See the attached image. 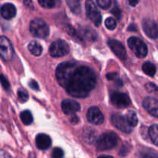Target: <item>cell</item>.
Segmentation results:
<instances>
[{"label": "cell", "mask_w": 158, "mask_h": 158, "mask_svg": "<svg viewBox=\"0 0 158 158\" xmlns=\"http://www.w3.org/2000/svg\"><path fill=\"white\" fill-rule=\"evenodd\" d=\"M117 77H118V73H110L106 74V78L109 80H117Z\"/></svg>", "instance_id": "cell-34"}, {"label": "cell", "mask_w": 158, "mask_h": 158, "mask_svg": "<svg viewBox=\"0 0 158 158\" xmlns=\"http://www.w3.org/2000/svg\"><path fill=\"white\" fill-rule=\"evenodd\" d=\"M62 110L64 114H73L80 110V105L78 102L75 101L73 100H64L61 103Z\"/></svg>", "instance_id": "cell-14"}, {"label": "cell", "mask_w": 158, "mask_h": 158, "mask_svg": "<svg viewBox=\"0 0 158 158\" xmlns=\"http://www.w3.org/2000/svg\"><path fill=\"white\" fill-rule=\"evenodd\" d=\"M110 100L112 104L117 108L127 107L131 104V99L126 94L114 92L111 94Z\"/></svg>", "instance_id": "cell-8"}, {"label": "cell", "mask_w": 158, "mask_h": 158, "mask_svg": "<svg viewBox=\"0 0 158 158\" xmlns=\"http://www.w3.org/2000/svg\"><path fill=\"white\" fill-rule=\"evenodd\" d=\"M1 83H2V86L4 87L5 89L8 90V89H9V87H10L9 82L8 81V80L6 78V77H5L3 74H2L1 75Z\"/></svg>", "instance_id": "cell-32"}, {"label": "cell", "mask_w": 158, "mask_h": 158, "mask_svg": "<svg viewBox=\"0 0 158 158\" xmlns=\"http://www.w3.org/2000/svg\"><path fill=\"white\" fill-rule=\"evenodd\" d=\"M128 31H137V26L135 24H131V26L128 27Z\"/></svg>", "instance_id": "cell-38"}, {"label": "cell", "mask_w": 158, "mask_h": 158, "mask_svg": "<svg viewBox=\"0 0 158 158\" xmlns=\"http://www.w3.org/2000/svg\"><path fill=\"white\" fill-rule=\"evenodd\" d=\"M70 121H71V123H74V124H76V123H78L79 118L77 117V116H76L75 114H73L72 117H71V118H70Z\"/></svg>", "instance_id": "cell-36"}, {"label": "cell", "mask_w": 158, "mask_h": 158, "mask_svg": "<svg viewBox=\"0 0 158 158\" xmlns=\"http://www.w3.org/2000/svg\"><path fill=\"white\" fill-rule=\"evenodd\" d=\"M68 6L73 13L80 14L81 12V6L80 0H66Z\"/></svg>", "instance_id": "cell-19"}, {"label": "cell", "mask_w": 158, "mask_h": 158, "mask_svg": "<svg viewBox=\"0 0 158 158\" xmlns=\"http://www.w3.org/2000/svg\"><path fill=\"white\" fill-rule=\"evenodd\" d=\"M143 106L153 117H158V100L154 97H148L143 100Z\"/></svg>", "instance_id": "cell-13"}, {"label": "cell", "mask_w": 158, "mask_h": 158, "mask_svg": "<svg viewBox=\"0 0 158 158\" xmlns=\"http://www.w3.org/2000/svg\"><path fill=\"white\" fill-rule=\"evenodd\" d=\"M118 137L114 133H104L97 140V149L98 151H107L117 146Z\"/></svg>", "instance_id": "cell-3"}, {"label": "cell", "mask_w": 158, "mask_h": 158, "mask_svg": "<svg viewBox=\"0 0 158 158\" xmlns=\"http://www.w3.org/2000/svg\"><path fill=\"white\" fill-rule=\"evenodd\" d=\"M63 150L60 149V148H55V149H53V151H52V157H54V158H60V157H62L63 156Z\"/></svg>", "instance_id": "cell-31"}, {"label": "cell", "mask_w": 158, "mask_h": 158, "mask_svg": "<svg viewBox=\"0 0 158 158\" xmlns=\"http://www.w3.org/2000/svg\"><path fill=\"white\" fill-rule=\"evenodd\" d=\"M111 12H112L113 15H114L117 19H120V18H121L122 16V12L121 10H120V8L118 7V6L115 5L114 7L112 9V10H111Z\"/></svg>", "instance_id": "cell-29"}, {"label": "cell", "mask_w": 158, "mask_h": 158, "mask_svg": "<svg viewBox=\"0 0 158 158\" xmlns=\"http://www.w3.org/2000/svg\"><path fill=\"white\" fill-rule=\"evenodd\" d=\"M85 140L88 143H94V140H95V134H94V131L92 129H87L86 132L84 134Z\"/></svg>", "instance_id": "cell-25"}, {"label": "cell", "mask_w": 158, "mask_h": 158, "mask_svg": "<svg viewBox=\"0 0 158 158\" xmlns=\"http://www.w3.org/2000/svg\"><path fill=\"white\" fill-rule=\"evenodd\" d=\"M56 77L69 95L77 98L87 97L97 84V76L92 69L73 62L60 63L56 70Z\"/></svg>", "instance_id": "cell-1"}, {"label": "cell", "mask_w": 158, "mask_h": 158, "mask_svg": "<svg viewBox=\"0 0 158 158\" xmlns=\"http://www.w3.org/2000/svg\"><path fill=\"white\" fill-rule=\"evenodd\" d=\"M111 122H112L113 125L120 130V131L127 133V134H130L132 132V127L130 123H128L127 118H124L122 116L118 115V114H114L111 117Z\"/></svg>", "instance_id": "cell-9"}, {"label": "cell", "mask_w": 158, "mask_h": 158, "mask_svg": "<svg viewBox=\"0 0 158 158\" xmlns=\"http://www.w3.org/2000/svg\"><path fill=\"white\" fill-rule=\"evenodd\" d=\"M0 55L6 61H9L14 56V49L9 40L2 35L0 38Z\"/></svg>", "instance_id": "cell-7"}, {"label": "cell", "mask_w": 158, "mask_h": 158, "mask_svg": "<svg viewBox=\"0 0 158 158\" xmlns=\"http://www.w3.org/2000/svg\"><path fill=\"white\" fill-rule=\"evenodd\" d=\"M108 45L114 53L118 57L120 60H125L127 59V52L123 45L120 41L115 40H110L108 41Z\"/></svg>", "instance_id": "cell-12"}, {"label": "cell", "mask_w": 158, "mask_h": 158, "mask_svg": "<svg viewBox=\"0 0 158 158\" xmlns=\"http://www.w3.org/2000/svg\"><path fill=\"white\" fill-rule=\"evenodd\" d=\"M128 2L131 6H136L138 3V0H128Z\"/></svg>", "instance_id": "cell-37"}, {"label": "cell", "mask_w": 158, "mask_h": 158, "mask_svg": "<svg viewBox=\"0 0 158 158\" xmlns=\"http://www.w3.org/2000/svg\"><path fill=\"white\" fill-rule=\"evenodd\" d=\"M105 26L110 30H114L116 27H117V22L114 18L109 17L105 21Z\"/></svg>", "instance_id": "cell-26"}, {"label": "cell", "mask_w": 158, "mask_h": 158, "mask_svg": "<svg viewBox=\"0 0 158 158\" xmlns=\"http://www.w3.org/2000/svg\"><path fill=\"white\" fill-rule=\"evenodd\" d=\"M29 86H30L32 89H34V90H39V89H40L38 83H37V82H35L34 80H32L31 81H29Z\"/></svg>", "instance_id": "cell-33"}, {"label": "cell", "mask_w": 158, "mask_h": 158, "mask_svg": "<svg viewBox=\"0 0 158 158\" xmlns=\"http://www.w3.org/2000/svg\"><path fill=\"white\" fill-rule=\"evenodd\" d=\"M149 136L153 143L158 147V125L154 124L149 128Z\"/></svg>", "instance_id": "cell-21"}, {"label": "cell", "mask_w": 158, "mask_h": 158, "mask_svg": "<svg viewBox=\"0 0 158 158\" xmlns=\"http://www.w3.org/2000/svg\"><path fill=\"white\" fill-rule=\"evenodd\" d=\"M20 119L25 125H29L32 123V115L29 110H24L20 114Z\"/></svg>", "instance_id": "cell-22"}, {"label": "cell", "mask_w": 158, "mask_h": 158, "mask_svg": "<svg viewBox=\"0 0 158 158\" xmlns=\"http://www.w3.org/2000/svg\"><path fill=\"white\" fill-rule=\"evenodd\" d=\"M142 69L145 74L150 76V77H154L156 74V67L153 63L150 62H146L142 66Z\"/></svg>", "instance_id": "cell-20"}, {"label": "cell", "mask_w": 158, "mask_h": 158, "mask_svg": "<svg viewBox=\"0 0 158 158\" xmlns=\"http://www.w3.org/2000/svg\"><path fill=\"white\" fill-rule=\"evenodd\" d=\"M97 4L100 8L103 9H107L111 6V0H97Z\"/></svg>", "instance_id": "cell-28"}, {"label": "cell", "mask_w": 158, "mask_h": 158, "mask_svg": "<svg viewBox=\"0 0 158 158\" xmlns=\"http://www.w3.org/2000/svg\"><path fill=\"white\" fill-rule=\"evenodd\" d=\"M36 147L40 150H47L51 146V139L48 135L45 134H40L35 138Z\"/></svg>", "instance_id": "cell-15"}, {"label": "cell", "mask_w": 158, "mask_h": 158, "mask_svg": "<svg viewBox=\"0 0 158 158\" xmlns=\"http://www.w3.org/2000/svg\"><path fill=\"white\" fill-rule=\"evenodd\" d=\"M145 88H146L147 90L150 93H154L157 92L158 91V87L156 84L153 83H148L145 85Z\"/></svg>", "instance_id": "cell-30"}, {"label": "cell", "mask_w": 158, "mask_h": 158, "mask_svg": "<svg viewBox=\"0 0 158 158\" xmlns=\"http://www.w3.org/2000/svg\"><path fill=\"white\" fill-rule=\"evenodd\" d=\"M127 43L130 49L138 58L143 59L147 56L148 53V46L140 39L134 36L131 37L128 40Z\"/></svg>", "instance_id": "cell-4"}, {"label": "cell", "mask_w": 158, "mask_h": 158, "mask_svg": "<svg viewBox=\"0 0 158 158\" xmlns=\"http://www.w3.org/2000/svg\"><path fill=\"white\" fill-rule=\"evenodd\" d=\"M18 98L20 102L22 103H26L28 100H29V94L26 91L23 90V89H19L18 91Z\"/></svg>", "instance_id": "cell-27"}, {"label": "cell", "mask_w": 158, "mask_h": 158, "mask_svg": "<svg viewBox=\"0 0 158 158\" xmlns=\"http://www.w3.org/2000/svg\"><path fill=\"white\" fill-rule=\"evenodd\" d=\"M29 31L33 36L40 39H46L49 35V28L44 20L35 18L31 21Z\"/></svg>", "instance_id": "cell-2"}, {"label": "cell", "mask_w": 158, "mask_h": 158, "mask_svg": "<svg viewBox=\"0 0 158 158\" xmlns=\"http://www.w3.org/2000/svg\"><path fill=\"white\" fill-rule=\"evenodd\" d=\"M127 120L131 127H136L138 123V119H137V114L134 111L130 110L127 114Z\"/></svg>", "instance_id": "cell-23"}, {"label": "cell", "mask_w": 158, "mask_h": 158, "mask_svg": "<svg viewBox=\"0 0 158 158\" xmlns=\"http://www.w3.org/2000/svg\"><path fill=\"white\" fill-rule=\"evenodd\" d=\"M143 29L146 35L151 39H157L158 37V27L157 23L151 19L146 18L142 22Z\"/></svg>", "instance_id": "cell-10"}, {"label": "cell", "mask_w": 158, "mask_h": 158, "mask_svg": "<svg viewBox=\"0 0 158 158\" xmlns=\"http://www.w3.org/2000/svg\"><path fill=\"white\" fill-rule=\"evenodd\" d=\"M49 52L52 57H63L69 52V46L64 40H57L51 44Z\"/></svg>", "instance_id": "cell-6"}, {"label": "cell", "mask_w": 158, "mask_h": 158, "mask_svg": "<svg viewBox=\"0 0 158 158\" xmlns=\"http://www.w3.org/2000/svg\"><path fill=\"white\" fill-rule=\"evenodd\" d=\"M28 49H29V52L34 56H40L43 52V47L41 45L36 41H32L29 43V46H28Z\"/></svg>", "instance_id": "cell-18"}, {"label": "cell", "mask_w": 158, "mask_h": 158, "mask_svg": "<svg viewBox=\"0 0 158 158\" xmlns=\"http://www.w3.org/2000/svg\"><path fill=\"white\" fill-rule=\"evenodd\" d=\"M86 118L89 123L95 125H100L104 121V117L97 106H92L88 110Z\"/></svg>", "instance_id": "cell-11"}, {"label": "cell", "mask_w": 158, "mask_h": 158, "mask_svg": "<svg viewBox=\"0 0 158 158\" xmlns=\"http://www.w3.org/2000/svg\"><path fill=\"white\" fill-rule=\"evenodd\" d=\"M1 15L5 19H11L16 15V9L12 3H6L2 6Z\"/></svg>", "instance_id": "cell-16"}, {"label": "cell", "mask_w": 158, "mask_h": 158, "mask_svg": "<svg viewBox=\"0 0 158 158\" xmlns=\"http://www.w3.org/2000/svg\"><path fill=\"white\" fill-rule=\"evenodd\" d=\"M40 6L46 9H52L55 6V0H38Z\"/></svg>", "instance_id": "cell-24"}, {"label": "cell", "mask_w": 158, "mask_h": 158, "mask_svg": "<svg viewBox=\"0 0 158 158\" xmlns=\"http://www.w3.org/2000/svg\"><path fill=\"white\" fill-rule=\"evenodd\" d=\"M23 4L26 6L27 8L30 9H33L34 6H33V3H32V0H23Z\"/></svg>", "instance_id": "cell-35"}, {"label": "cell", "mask_w": 158, "mask_h": 158, "mask_svg": "<svg viewBox=\"0 0 158 158\" xmlns=\"http://www.w3.org/2000/svg\"><path fill=\"white\" fill-rule=\"evenodd\" d=\"M85 7H86V15L89 19V20L97 27L100 26L102 22V15L94 1L93 0H86Z\"/></svg>", "instance_id": "cell-5"}, {"label": "cell", "mask_w": 158, "mask_h": 158, "mask_svg": "<svg viewBox=\"0 0 158 158\" xmlns=\"http://www.w3.org/2000/svg\"><path fill=\"white\" fill-rule=\"evenodd\" d=\"M78 33L81 38L89 41H94L97 38V32L89 27H80L78 30Z\"/></svg>", "instance_id": "cell-17"}, {"label": "cell", "mask_w": 158, "mask_h": 158, "mask_svg": "<svg viewBox=\"0 0 158 158\" xmlns=\"http://www.w3.org/2000/svg\"><path fill=\"white\" fill-rule=\"evenodd\" d=\"M115 83H116V84H117L118 86H123V82H122L121 80H120V79H118V78H117V80H116Z\"/></svg>", "instance_id": "cell-39"}]
</instances>
